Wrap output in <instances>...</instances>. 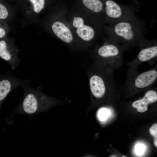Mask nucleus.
I'll use <instances>...</instances> for the list:
<instances>
[{"mask_svg": "<svg viewBox=\"0 0 157 157\" xmlns=\"http://www.w3.org/2000/svg\"><path fill=\"white\" fill-rule=\"evenodd\" d=\"M67 15L81 48L94 46L103 38L104 17L89 14L80 7L68 11Z\"/></svg>", "mask_w": 157, "mask_h": 157, "instance_id": "1", "label": "nucleus"}, {"mask_svg": "<svg viewBox=\"0 0 157 157\" xmlns=\"http://www.w3.org/2000/svg\"><path fill=\"white\" fill-rule=\"evenodd\" d=\"M146 21L140 18L104 24V35L107 40L122 46L127 51L136 47L140 48L146 39Z\"/></svg>", "mask_w": 157, "mask_h": 157, "instance_id": "2", "label": "nucleus"}, {"mask_svg": "<svg viewBox=\"0 0 157 157\" xmlns=\"http://www.w3.org/2000/svg\"><path fill=\"white\" fill-rule=\"evenodd\" d=\"M103 42L94 46L92 52L93 65L102 70L114 71L121 67L123 63V54L126 49L122 46L103 37Z\"/></svg>", "mask_w": 157, "mask_h": 157, "instance_id": "3", "label": "nucleus"}, {"mask_svg": "<svg viewBox=\"0 0 157 157\" xmlns=\"http://www.w3.org/2000/svg\"><path fill=\"white\" fill-rule=\"evenodd\" d=\"M24 90L23 98L14 114H22L31 117L56 105L58 101L44 94L39 88L35 89L26 83L22 86Z\"/></svg>", "mask_w": 157, "mask_h": 157, "instance_id": "4", "label": "nucleus"}, {"mask_svg": "<svg viewBox=\"0 0 157 157\" xmlns=\"http://www.w3.org/2000/svg\"><path fill=\"white\" fill-rule=\"evenodd\" d=\"M114 71L102 70L93 65L88 71L90 90L92 97L97 100L103 99L108 94L119 90L120 85L116 83Z\"/></svg>", "mask_w": 157, "mask_h": 157, "instance_id": "5", "label": "nucleus"}, {"mask_svg": "<svg viewBox=\"0 0 157 157\" xmlns=\"http://www.w3.org/2000/svg\"><path fill=\"white\" fill-rule=\"evenodd\" d=\"M157 82V65L143 72L128 67L125 83L123 85H120L119 90L133 94L151 88Z\"/></svg>", "mask_w": 157, "mask_h": 157, "instance_id": "6", "label": "nucleus"}, {"mask_svg": "<svg viewBox=\"0 0 157 157\" xmlns=\"http://www.w3.org/2000/svg\"><path fill=\"white\" fill-rule=\"evenodd\" d=\"M68 10L62 9L59 11L50 25L54 35L67 46L73 49L81 48L74 35L69 22Z\"/></svg>", "mask_w": 157, "mask_h": 157, "instance_id": "7", "label": "nucleus"}, {"mask_svg": "<svg viewBox=\"0 0 157 157\" xmlns=\"http://www.w3.org/2000/svg\"><path fill=\"white\" fill-rule=\"evenodd\" d=\"M138 11L134 7L119 4L113 0H104V24L138 19Z\"/></svg>", "mask_w": 157, "mask_h": 157, "instance_id": "8", "label": "nucleus"}, {"mask_svg": "<svg viewBox=\"0 0 157 157\" xmlns=\"http://www.w3.org/2000/svg\"><path fill=\"white\" fill-rule=\"evenodd\" d=\"M140 48L136 57L127 63L129 67L136 69L141 64L147 62L150 64H154L157 58V40L145 39Z\"/></svg>", "mask_w": 157, "mask_h": 157, "instance_id": "9", "label": "nucleus"}, {"mask_svg": "<svg viewBox=\"0 0 157 157\" xmlns=\"http://www.w3.org/2000/svg\"><path fill=\"white\" fill-rule=\"evenodd\" d=\"M13 71L11 69L5 73L0 74V110L3 101L11 91L29 81L17 78Z\"/></svg>", "mask_w": 157, "mask_h": 157, "instance_id": "10", "label": "nucleus"}, {"mask_svg": "<svg viewBox=\"0 0 157 157\" xmlns=\"http://www.w3.org/2000/svg\"><path fill=\"white\" fill-rule=\"evenodd\" d=\"M18 51L13 41L4 38L0 40V58L7 61L14 70L21 62L18 57Z\"/></svg>", "mask_w": 157, "mask_h": 157, "instance_id": "11", "label": "nucleus"}, {"mask_svg": "<svg viewBox=\"0 0 157 157\" xmlns=\"http://www.w3.org/2000/svg\"><path fill=\"white\" fill-rule=\"evenodd\" d=\"M157 87L145 90L141 98L133 101L132 107L136 108L140 113H143L147 110L149 105L156 102L157 100Z\"/></svg>", "mask_w": 157, "mask_h": 157, "instance_id": "12", "label": "nucleus"}, {"mask_svg": "<svg viewBox=\"0 0 157 157\" xmlns=\"http://www.w3.org/2000/svg\"><path fill=\"white\" fill-rule=\"evenodd\" d=\"M104 0H80V7L87 13L104 17Z\"/></svg>", "mask_w": 157, "mask_h": 157, "instance_id": "13", "label": "nucleus"}, {"mask_svg": "<svg viewBox=\"0 0 157 157\" xmlns=\"http://www.w3.org/2000/svg\"><path fill=\"white\" fill-rule=\"evenodd\" d=\"M32 4L33 11L39 13L43 10L45 6V0H29Z\"/></svg>", "mask_w": 157, "mask_h": 157, "instance_id": "14", "label": "nucleus"}, {"mask_svg": "<svg viewBox=\"0 0 157 157\" xmlns=\"http://www.w3.org/2000/svg\"><path fill=\"white\" fill-rule=\"evenodd\" d=\"M150 133L154 138V144L155 146L157 147V123L154 124L149 129Z\"/></svg>", "mask_w": 157, "mask_h": 157, "instance_id": "15", "label": "nucleus"}, {"mask_svg": "<svg viewBox=\"0 0 157 157\" xmlns=\"http://www.w3.org/2000/svg\"><path fill=\"white\" fill-rule=\"evenodd\" d=\"M9 15V13L7 8L0 3V20L6 19Z\"/></svg>", "mask_w": 157, "mask_h": 157, "instance_id": "16", "label": "nucleus"}, {"mask_svg": "<svg viewBox=\"0 0 157 157\" xmlns=\"http://www.w3.org/2000/svg\"><path fill=\"white\" fill-rule=\"evenodd\" d=\"M109 112L107 109L103 108L101 109L98 113V117L101 120H104L108 115Z\"/></svg>", "mask_w": 157, "mask_h": 157, "instance_id": "17", "label": "nucleus"}, {"mask_svg": "<svg viewBox=\"0 0 157 157\" xmlns=\"http://www.w3.org/2000/svg\"><path fill=\"white\" fill-rule=\"evenodd\" d=\"M7 33V29L5 26L2 23H0V39L4 38Z\"/></svg>", "mask_w": 157, "mask_h": 157, "instance_id": "18", "label": "nucleus"}, {"mask_svg": "<svg viewBox=\"0 0 157 157\" xmlns=\"http://www.w3.org/2000/svg\"><path fill=\"white\" fill-rule=\"evenodd\" d=\"M144 146L142 144H138L135 147L136 153L138 155H141L144 152Z\"/></svg>", "mask_w": 157, "mask_h": 157, "instance_id": "19", "label": "nucleus"}]
</instances>
